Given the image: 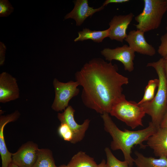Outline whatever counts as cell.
Instances as JSON below:
<instances>
[{
    "mask_svg": "<svg viewBox=\"0 0 167 167\" xmlns=\"http://www.w3.org/2000/svg\"><path fill=\"white\" fill-rule=\"evenodd\" d=\"M75 77L82 87L83 103L101 114L109 113L113 104L123 94L122 86L129 83L128 78L118 72L117 65L101 58L86 63Z\"/></svg>",
    "mask_w": 167,
    "mask_h": 167,
    "instance_id": "obj_1",
    "label": "cell"
},
{
    "mask_svg": "<svg viewBox=\"0 0 167 167\" xmlns=\"http://www.w3.org/2000/svg\"><path fill=\"white\" fill-rule=\"evenodd\" d=\"M106 131L108 133L112 138L110 147L115 151L121 150L124 155L125 161L131 167H132L134 159L131 156V149L135 145H139L141 148H145L147 145L143 144L157 130V128L151 122L146 128L136 131H131L125 129H119L113 122L109 113H105L101 115Z\"/></svg>",
    "mask_w": 167,
    "mask_h": 167,
    "instance_id": "obj_2",
    "label": "cell"
},
{
    "mask_svg": "<svg viewBox=\"0 0 167 167\" xmlns=\"http://www.w3.org/2000/svg\"><path fill=\"white\" fill-rule=\"evenodd\" d=\"M164 59L160 58L155 62L148 63L147 66L153 67L156 71L159 80L156 93L151 101L139 105L146 114L151 118L152 123L157 128L160 124L167 111V85L164 67Z\"/></svg>",
    "mask_w": 167,
    "mask_h": 167,
    "instance_id": "obj_3",
    "label": "cell"
},
{
    "mask_svg": "<svg viewBox=\"0 0 167 167\" xmlns=\"http://www.w3.org/2000/svg\"><path fill=\"white\" fill-rule=\"evenodd\" d=\"M142 11L135 17L136 28L144 32L157 29L167 11V0H144Z\"/></svg>",
    "mask_w": 167,
    "mask_h": 167,
    "instance_id": "obj_4",
    "label": "cell"
},
{
    "mask_svg": "<svg viewBox=\"0 0 167 167\" xmlns=\"http://www.w3.org/2000/svg\"><path fill=\"white\" fill-rule=\"evenodd\" d=\"M109 113L132 129L143 126L142 119L146 113L143 109L137 103L128 101L124 94L113 104Z\"/></svg>",
    "mask_w": 167,
    "mask_h": 167,
    "instance_id": "obj_5",
    "label": "cell"
},
{
    "mask_svg": "<svg viewBox=\"0 0 167 167\" xmlns=\"http://www.w3.org/2000/svg\"><path fill=\"white\" fill-rule=\"evenodd\" d=\"M55 96L51 106L52 109L56 112L65 110L69 106L70 100L79 93V84L76 81L70 80L66 83L59 81L56 78L53 81Z\"/></svg>",
    "mask_w": 167,
    "mask_h": 167,
    "instance_id": "obj_6",
    "label": "cell"
},
{
    "mask_svg": "<svg viewBox=\"0 0 167 167\" xmlns=\"http://www.w3.org/2000/svg\"><path fill=\"white\" fill-rule=\"evenodd\" d=\"M101 52L106 60L110 62L113 60L119 61L123 64L125 71L131 72L134 70L135 52L129 45H124L113 49L105 48Z\"/></svg>",
    "mask_w": 167,
    "mask_h": 167,
    "instance_id": "obj_7",
    "label": "cell"
},
{
    "mask_svg": "<svg viewBox=\"0 0 167 167\" xmlns=\"http://www.w3.org/2000/svg\"><path fill=\"white\" fill-rule=\"evenodd\" d=\"M75 111V110L71 106H69L63 113H58L57 115L58 118L61 123H66L71 130L73 135V139L71 143H76L83 139L90 121L87 119L82 124H79L74 118Z\"/></svg>",
    "mask_w": 167,
    "mask_h": 167,
    "instance_id": "obj_8",
    "label": "cell"
},
{
    "mask_svg": "<svg viewBox=\"0 0 167 167\" xmlns=\"http://www.w3.org/2000/svg\"><path fill=\"white\" fill-rule=\"evenodd\" d=\"M39 148L32 141L23 144L15 153H12V162L19 167H32L37 157Z\"/></svg>",
    "mask_w": 167,
    "mask_h": 167,
    "instance_id": "obj_9",
    "label": "cell"
},
{
    "mask_svg": "<svg viewBox=\"0 0 167 167\" xmlns=\"http://www.w3.org/2000/svg\"><path fill=\"white\" fill-rule=\"evenodd\" d=\"M134 16L132 13L114 16L109 24L108 37L111 40L123 42L127 36L126 30Z\"/></svg>",
    "mask_w": 167,
    "mask_h": 167,
    "instance_id": "obj_10",
    "label": "cell"
},
{
    "mask_svg": "<svg viewBox=\"0 0 167 167\" xmlns=\"http://www.w3.org/2000/svg\"><path fill=\"white\" fill-rule=\"evenodd\" d=\"M19 97V90L15 78L3 72L0 74V102L5 103Z\"/></svg>",
    "mask_w": 167,
    "mask_h": 167,
    "instance_id": "obj_11",
    "label": "cell"
},
{
    "mask_svg": "<svg viewBox=\"0 0 167 167\" xmlns=\"http://www.w3.org/2000/svg\"><path fill=\"white\" fill-rule=\"evenodd\" d=\"M144 32L139 30H131L125 41L129 47L135 52L150 56L156 54V50L152 45L146 41L144 36Z\"/></svg>",
    "mask_w": 167,
    "mask_h": 167,
    "instance_id": "obj_12",
    "label": "cell"
},
{
    "mask_svg": "<svg viewBox=\"0 0 167 167\" xmlns=\"http://www.w3.org/2000/svg\"><path fill=\"white\" fill-rule=\"evenodd\" d=\"M74 7L73 10L65 16L64 19H73L77 26H80L88 17L92 16L95 13L103 10V5L97 8L89 6L88 0H76L74 1Z\"/></svg>",
    "mask_w": 167,
    "mask_h": 167,
    "instance_id": "obj_13",
    "label": "cell"
},
{
    "mask_svg": "<svg viewBox=\"0 0 167 167\" xmlns=\"http://www.w3.org/2000/svg\"><path fill=\"white\" fill-rule=\"evenodd\" d=\"M20 113L17 111L6 115L0 117V154L2 160V167H8L12 161V153L8 150L5 143L3 130L8 123L14 122L19 118Z\"/></svg>",
    "mask_w": 167,
    "mask_h": 167,
    "instance_id": "obj_14",
    "label": "cell"
},
{
    "mask_svg": "<svg viewBox=\"0 0 167 167\" xmlns=\"http://www.w3.org/2000/svg\"><path fill=\"white\" fill-rule=\"evenodd\" d=\"M147 144L153 150L156 156L167 157V128H158L149 137Z\"/></svg>",
    "mask_w": 167,
    "mask_h": 167,
    "instance_id": "obj_15",
    "label": "cell"
},
{
    "mask_svg": "<svg viewBox=\"0 0 167 167\" xmlns=\"http://www.w3.org/2000/svg\"><path fill=\"white\" fill-rule=\"evenodd\" d=\"M136 158L134 162L137 167H167V157H160L156 159L152 157H147L142 154L135 151Z\"/></svg>",
    "mask_w": 167,
    "mask_h": 167,
    "instance_id": "obj_16",
    "label": "cell"
},
{
    "mask_svg": "<svg viewBox=\"0 0 167 167\" xmlns=\"http://www.w3.org/2000/svg\"><path fill=\"white\" fill-rule=\"evenodd\" d=\"M109 33L108 28L102 31H92L84 28L78 32V36L74 39V41L76 42L89 39L99 43L102 42L105 38L108 37Z\"/></svg>",
    "mask_w": 167,
    "mask_h": 167,
    "instance_id": "obj_17",
    "label": "cell"
},
{
    "mask_svg": "<svg viewBox=\"0 0 167 167\" xmlns=\"http://www.w3.org/2000/svg\"><path fill=\"white\" fill-rule=\"evenodd\" d=\"M98 166L93 158L82 151L75 155L67 165V167H98Z\"/></svg>",
    "mask_w": 167,
    "mask_h": 167,
    "instance_id": "obj_18",
    "label": "cell"
},
{
    "mask_svg": "<svg viewBox=\"0 0 167 167\" xmlns=\"http://www.w3.org/2000/svg\"><path fill=\"white\" fill-rule=\"evenodd\" d=\"M32 167H58L55 164L51 151L39 149L37 159Z\"/></svg>",
    "mask_w": 167,
    "mask_h": 167,
    "instance_id": "obj_19",
    "label": "cell"
},
{
    "mask_svg": "<svg viewBox=\"0 0 167 167\" xmlns=\"http://www.w3.org/2000/svg\"><path fill=\"white\" fill-rule=\"evenodd\" d=\"M159 84L158 79L150 80L146 86L143 96L142 99L138 103V105L151 101L155 97V90Z\"/></svg>",
    "mask_w": 167,
    "mask_h": 167,
    "instance_id": "obj_20",
    "label": "cell"
},
{
    "mask_svg": "<svg viewBox=\"0 0 167 167\" xmlns=\"http://www.w3.org/2000/svg\"><path fill=\"white\" fill-rule=\"evenodd\" d=\"M105 151L107 157L106 164L109 167H131L126 161L117 159L109 148H105Z\"/></svg>",
    "mask_w": 167,
    "mask_h": 167,
    "instance_id": "obj_21",
    "label": "cell"
},
{
    "mask_svg": "<svg viewBox=\"0 0 167 167\" xmlns=\"http://www.w3.org/2000/svg\"><path fill=\"white\" fill-rule=\"evenodd\" d=\"M58 132L59 135L64 140L71 143L73 138V135L67 124L61 123L58 128Z\"/></svg>",
    "mask_w": 167,
    "mask_h": 167,
    "instance_id": "obj_22",
    "label": "cell"
},
{
    "mask_svg": "<svg viewBox=\"0 0 167 167\" xmlns=\"http://www.w3.org/2000/svg\"><path fill=\"white\" fill-rule=\"evenodd\" d=\"M14 8L7 0H0V17H7L13 11Z\"/></svg>",
    "mask_w": 167,
    "mask_h": 167,
    "instance_id": "obj_23",
    "label": "cell"
},
{
    "mask_svg": "<svg viewBox=\"0 0 167 167\" xmlns=\"http://www.w3.org/2000/svg\"><path fill=\"white\" fill-rule=\"evenodd\" d=\"M161 44L158 47L157 52L164 60H167V32L160 38Z\"/></svg>",
    "mask_w": 167,
    "mask_h": 167,
    "instance_id": "obj_24",
    "label": "cell"
},
{
    "mask_svg": "<svg viewBox=\"0 0 167 167\" xmlns=\"http://www.w3.org/2000/svg\"><path fill=\"white\" fill-rule=\"evenodd\" d=\"M6 47L5 45L2 42H0V65L2 66L5 62V54Z\"/></svg>",
    "mask_w": 167,
    "mask_h": 167,
    "instance_id": "obj_25",
    "label": "cell"
},
{
    "mask_svg": "<svg viewBox=\"0 0 167 167\" xmlns=\"http://www.w3.org/2000/svg\"><path fill=\"white\" fill-rule=\"evenodd\" d=\"M129 1V0H106L104 2L102 5L105 6L110 3H121L128 2Z\"/></svg>",
    "mask_w": 167,
    "mask_h": 167,
    "instance_id": "obj_26",
    "label": "cell"
},
{
    "mask_svg": "<svg viewBox=\"0 0 167 167\" xmlns=\"http://www.w3.org/2000/svg\"><path fill=\"white\" fill-rule=\"evenodd\" d=\"M160 127L167 128V111L165 114L160 125Z\"/></svg>",
    "mask_w": 167,
    "mask_h": 167,
    "instance_id": "obj_27",
    "label": "cell"
},
{
    "mask_svg": "<svg viewBox=\"0 0 167 167\" xmlns=\"http://www.w3.org/2000/svg\"><path fill=\"white\" fill-rule=\"evenodd\" d=\"M164 67L165 72L166 84L167 85V60L164 59Z\"/></svg>",
    "mask_w": 167,
    "mask_h": 167,
    "instance_id": "obj_28",
    "label": "cell"
},
{
    "mask_svg": "<svg viewBox=\"0 0 167 167\" xmlns=\"http://www.w3.org/2000/svg\"><path fill=\"white\" fill-rule=\"evenodd\" d=\"M98 167H109L104 160H102L101 162L98 165Z\"/></svg>",
    "mask_w": 167,
    "mask_h": 167,
    "instance_id": "obj_29",
    "label": "cell"
},
{
    "mask_svg": "<svg viewBox=\"0 0 167 167\" xmlns=\"http://www.w3.org/2000/svg\"><path fill=\"white\" fill-rule=\"evenodd\" d=\"M8 167H19L17 165L11 162L9 165Z\"/></svg>",
    "mask_w": 167,
    "mask_h": 167,
    "instance_id": "obj_30",
    "label": "cell"
},
{
    "mask_svg": "<svg viewBox=\"0 0 167 167\" xmlns=\"http://www.w3.org/2000/svg\"><path fill=\"white\" fill-rule=\"evenodd\" d=\"M58 167H67V165H60V166H58Z\"/></svg>",
    "mask_w": 167,
    "mask_h": 167,
    "instance_id": "obj_31",
    "label": "cell"
},
{
    "mask_svg": "<svg viewBox=\"0 0 167 167\" xmlns=\"http://www.w3.org/2000/svg\"><path fill=\"white\" fill-rule=\"evenodd\" d=\"M166 29L167 31V26L166 27Z\"/></svg>",
    "mask_w": 167,
    "mask_h": 167,
    "instance_id": "obj_32",
    "label": "cell"
}]
</instances>
